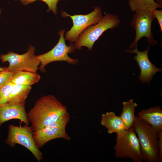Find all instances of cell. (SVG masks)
<instances>
[{"instance_id":"cell-6","label":"cell","mask_w":162,"mask_h":162,"mask_svg":"<svg viewBox=\"0 0 162 162\" xmlns=\"http://www.w3.org/2000/svg\"><path fill=\"white\" fill-rule=\"evenodd\" d=\"M35 48L30 45L27 51L22 54H19L13 51L2 54L0 58L2 63L8 62L9 65L6 69L14 73L21 71L37 72L40 62L35 55Z\"/></svg>"},{"instance_id":"cell-20","label":"cell","mask_w":162,"mask_h":162,"mask_svg":"<svg viewBox=\"0 0 162 162\" xmlns=\"http://www.w3.org/2000/svg\"><path fill=\"white\" fill-rule=\"evenodd\" d=\"M13 85L10 81L0 88V105L7 103Z\"/></svg>"},{"instance_id":"cell-22","label":"cell","mask_w":162,"mask_h":162,"mask_svg":"<svg viewBox=\"0 0 162 162\" xmlns=\"http://www.w3.org/2000/svg\"><path fill=\"white\" fill-rule=\"evenodd\" d=\"M155 18L158 20L160 27V30L162 32V10H158L157 9L152 12Z\"/></svg>"},{"instance_id":"cell-23","label":"cell","mask_w":162,"mask_h":162,"mask_svg":"<svg viewBox=\"0 0 162 162\" xmlns=\"http://www.w3.org/2000/svg\"><path fill=\"white\" fill-rule=\"evenodd\" d=\"M158 147L159 150L160 162L162 161V130L158 132Z\"/></svg>"},{"instance_id":"cell-25","label":"cell","mask_w":162,"mask_h":162,"mask_svg":"<svg viewBox=\"0 0 162 162\" xmlns=\"http://www.w3.org/2000/svg\"><path fill=\"white\" fill-rule=\"evenodd\" d=\"M6 67H2L0 66V71H3L6 69Z\"/></svg>"},{"instance_id":"cell-11","label":"cell","mask_w":162,"mask_h":162,"mask_svg":"<svg viewBox=\"0 0 162 162\" xmlns=\"http://www.w3.org/2000/svg\"><path fill=\"white\" fill-rule=\"evenodd\" d=\"M149 49V45L146 49L143 51H139L137 47L132 50H126L125 51V52L136 54L134 58L140 70L139 80L143 83L147 82L148 84L156 73L162 70L161 68H157L150 61L148 56Z\"/></svg>"},{"instance_id":"cell-2","label":"cell","mask_w":162,"mask_h":162,"mask_svg":"<svg viewBox=\"0 0 162 162\" xmlns=\"http://www.w3.org/2000/svg\"><path fill=\"white\" fill-rule=\"evenodd\" d=\"M132 127L137 135L143 160L160 162L158 145V131L136 116Z\"/></svg>"},{"instance_id":"cell-5","label":"cell","mask_w":162,"mask_h":162,"mask_svg":"<svg viewBox=\"0 0 162 162\" xmlns=\"http://www.w3.org/2000/svg\"><path fill=\"white\" fill-rule=\"evenodd\" d=\"M33 131L31 127L26 124L22 126L10 124L8 126V134L4 142L11 147L16 144L21 145L30 151L39 162L43 159L42 153L34 141Z\"/></svg>"},{"instance_id":"cell-14","label":"cell","mask_w":162,"mask_h":162,"mask_svg":"<svg viewBox=\"0 0 162 162\" xmlns=\"http://www.w3.org/2000/svg\"><path fill=\"white\" fill-rule=\"evenodd\" d=\"M101 124L105 126L110 134H117L128 130L119 116H117L113 112H106L101 116Z\"/></svg>"},{"instance_id":"cell-18","label":"cell","mask_w":162,"mask_h":162,"mask_svg":"<svg viewBox=\"0 0 162 162\" xmlns=\"http://www.w3.org/2000/svg\"><path fill=\"white\" fill-rule=\"evenodd\" d=\"M128 5L132 11H147L152 12L162 6L155 0H128Z\"/></svg>"},{"instance_id":"cell-24","label":"cell","mask_w":162,"mask_h":162,"mask_svg":"<svg viewBox=\"0 0 162 162\" xmlns=\"http://www.w3.org/2000/svg\"><path fill=\"white\" fill-rule=\"evenodd\" d=\"M155 1L160 5L162 6V0H155Z\"/></svg>"},{"instance_id":"cell-8","label":"cell","mask_w":162,"mask_h":162,"mask_svg":"<svg viewBox=\"0 0 162 162\" xmlns=\"http://www.w3.org/2000/svg\"><path fill=\"white\" fill-rule=\"evenodd\" d=\"M70 119L69 115L67 112L57 121L41 129L33 131L34 140L38 148H41L48 142L57 138L70 140L71 138L65 130Z\"/></svg>"},{"instance_id":"cell-16","label":"cell","mask_w":162,"mask_h":162,"mask_svg":"<svg viewBox=\"0 0 162 162\" xmlns=\"http://www.w3.org/2000/svg\"><path fill=\"white\" fill-rule=\"evenodd\" d=\"M40 78L37 72L21 71L14 73L10 81L14 84L31 86L38 82Z\"/></svg>"},{"instance_id":"cell-15","label":"cell","mask_w":162,"mask_h":162,"mask_svg":"<svg viewBox=\"0 0 162 162\" xmlns=\"http://www.w3.org/2000/svg\"><path fill=\"white\" fill-rule=\"evenodd\" d=\"M31 89L30 86L13 84L7 103L25 104V100Z\"/></svg>"},{"instance_id":"cell-21","label":"cell","mask_w":162,"mask_h":162,"mask_svg":"<svg viewBox=\"0 0 162 162\" xmlns=\"http://www.w3.org/2000/svg\"><path fill=\"white\" fill-rule=\"evenodd\" d=\"M14 73L6 68L0 71V88L10 80Z\"/></svg>"},{"instance_id":"cell-3","label":"cell","mask_w":162,"mask_h":162,"mask_svg":"<svg viewBox=\"0 0 162 162\" xmlns=\"http://www.w3.org/2000/svg\"><path fill=\"white\" fill-rule=\"evenodd\" d=\"M120 22L117 15L106 14L98 22L88 27L80 34L74 42L75 49L80 50L85 46L91 50L94 43L104 32L118 27Z\"/></svg>"},{"instance_id":"cell-17","label":"cell","mask_w":162,"mask_h":162,"mask_svg":"<svg viewBox=\"0 0 162 162\" xmlns=\"http://www.w3.org/2000/svg\"><path fill=\"white\" fill-rule=\"evenodd\" d=\"M123 107L122 114L119 117L125 126L129 129L132 127L135 119L134 111L137 104L132 99L122 102Z\"/></svg>"},{"instance_id":"cell-1","label":"cell","mask_w":162,"mask_h":162,"mask_svg":"<svg viewBox=\"0 0 162 162\" xmlns=\"http://www.w3.org/2000/svg\"><path fill=\"white\" fill-rule=\"evenodd\" d=\"M68 112L67 108L54 95L41 97L27 114L33 131L39 130L58 120Z\"/></svg>"},{"instance_id":"cell-4","label":"cell","mask_w":162,"mask_h":162,"mask_svg":"<svg viewBox=\"0 0 162 162\" xmlns=\"http://www.w3.org/2000/svg\"><path fill=\"white\" fill-rule=\"evenodd\" d=\"M116 158H129L134 162H142L140 143L133 128L117 134L114 148Z\"/></svg>"},{"instance_id":"cell-10","label":"cell","mask_w":162,"mask_h":162,"mask_svg":"<svg viewBox=\"0 0 162 162\" xmlns=\"http://www.w3.org/2000/svg\"><path fill=\"white\" fill-rule=\"evenodd\" d=\"M94 10L86 15L68 14L64 11L61 12L62 16L70 17L72 20L73 26L65 34V39L70 42H75L80 34L88 27L98 22L103 17L102 10L99 6L93 7Z\"/></svg>"},{"instance_id":"cell-7","label":"cell","mask_w":162,"mask_h":162,"mask_svg":"<svg viewBox=\"0 0 162 162\" xmlns=\"http://www.w3.org/2000/svg\"><path fill=\"white\" fill-rule=\"evenodd\" d=\"M65 31L64 29H62L58 32L59 40L52 49L44 54L36 56V58L40 62L39 68L41 72H45L46 66L54 62L66 61L69 64L74 65H76L78 63L77 59L72 58L68 55V53L74 52L75 48L72 43L70 44L69 46L66 44L64 38Z\"/></svg>"},{"instance_id":"cell-13","label":"cell","mask_w":162,"mask_h":162,"mask_svg":"<svg viewBox=\"0 0 162 162\" xmlns=\"http://www.w3.org/2000/svg\"><path fill=\"white\" fill-rule=\"evenodd\" d=\"M138 116L158 132L162 130V110L160 106L142 110L139 112Z\"/></svg>"},{"instance_id":"cell-9","label":"cell","mask_w":162,"mask_h":162,"mask_svg":"<svg viewBox=\"0 0 162 162\" xmlns=\"http://www.w3.org/2000/svg\"><path fill=\"white\" fill-rule=\"evenodd\" d=\"M155 17L152 12L139 11L135 12L130 22V25L135 31V36L134 41L129 48L137 47L138 42L144 37L146 38L149 45H155L158 43L153 38L152 32V23Z\"/></svg>"},{"instance_id":"cell-12","label":"cell","mask_w":162,"mask_h":162,"mask_svg":"<svg viewBox=\"0 0 162 162\" xmlns=\"http://www.w3.org/2000/svg\"><path fill=\"white\" fill-rule=\"evenodd\" d=\"M25 104H12L8 103L0 105V127L2 124L12 119H18L29 125Z\"/></svg>"},{"instance_id":"cell-19","label":"cell","mask_w":162,"mask_h":162,"mask_svg":"<svg viewBox=\"0 0 162 162\" xmlns=\"http://www.w3.org/2000/svg\"><path fill=\"white\" fill-rule=\"evenodd\" d=\"M17 0H20L24 5L33 3L37 0L41 1L45 3L47 5L48 9L47 10V12L51 11L54 14L56 15L57 14V4L58 1L61 0H14V1Z\"/></svg>"},{"instance_id":"cell-26","label":"cell","mask_w":162,"mask_h":162,"mask_svg":"<svg viewBox=\"0 0 162 162\" xmlns=\"http://www.w3.org/2000/svg\"><path fill=\"white\" fill-rule=\"evenodd\" d=\"M1 9L0 8V14H1Z\"/></svg>"}]
</instances>
